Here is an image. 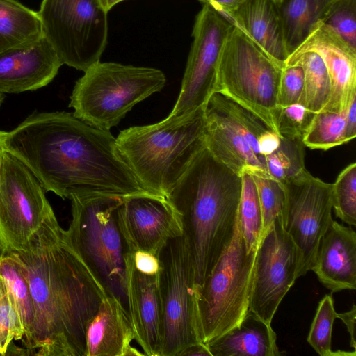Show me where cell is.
I'll use <instances>...</instances> for the list:
<instances>
[{
	"mask_svg": "<svg viewBox=\"0 0 356 356\" xmlns=\"http://www.w3.org/2000/svg\"><path fill=\"white\" fill-rule=\"evenodd\" d=\"M337 0H284L279 6L289 56L323 21Z\"/></svg>",
	"mask_w": 356,
	"mask_h": 356,
	"instance_id": "cell-24",
	"label": "cell"
},
{
	"mask_svg": "<svg viewBox=\"0 0 356 356\" xmlns=\"http://www.w3.org/2000/svg\"><path fill=\"white\" fill-rule=\"evenodd\" d=\"M232 26L225 16L203 5L195 17L181 90L169 115L204 106L214 92L220 56Z\"/></svg>",
	"mask_w": 356,
	"mask_h": 356,
	"instance_id": "cell-13",
	"label": "cell"
},
{
	"mask_svg": "<svg viewBox=\"0 0 356 356\" xmlns=\"http://www.w3.org/2000/svg\"><path fill=\"white\" fill-rule=\"evenodd\" d=\"M282 68L233 24L220 56L214 92L247 108L277 132L275 115Z\"/></svg>",
	"mask_w": 356,
	"mask_h": 356,
	"instance_id": "cell-8",
	"label": "cell"
},
{
	"mask_svg": "<svg viewBox=\"0 0 356 356\" xmlns=\"http://www.w3.org/2000/svg\"><path fill=\"white\" fill-rule=\"evenodd\" d=\"M0 276L13 294L19 308L24 327L25 343L30 338L35 319L33 300L22 264L14 252L2 253Z\"/></svg>",
	"mask_w": 356,
	"mask_h": 356,
	"instance_id": "cell-27",
	"label": "cell"
},
{
	"mask_svg": "<svg viewBox=\"0 0 356 356\" xmlns=\"http://www.w3.org/2000/svg\"><path fill=\"white\" fill-rule=\"evenodd\" d=\"M44 37L63 64L85 72L100 61L108 38V12L99 0H42Z\"/></svg>",
	"mask_w": 356,
	"mask_h": 356,
	"instance_id": "cell-10",
	"label": "cell"
},
{
	"mask_svg": "<svg viewBox=\"0 0 356 356\" xmlns=\"http://www.w3.org/2000/svg\"><path fill=\"white\" fill-rule=\"evenodd\" d=\"M204 106L154 124L131 127L115 138L120 157L147 193L167 198L205 147Z\"/></svg>",
	"mask_w": 356,
	"mask_h": 356,
	"instance_id": "cell-4",
	"label": "cell"
},
{
	"mask_svg": "<svg viewBox=\"0 0 356 356\" xmlns=\"http://www.w3.org/2000/svg\"><path fill=\"white\" fill-rule=\"evenodd\" d=\"M104 8L108 12L114 6L124 0H99Z\"/></svg>",
	"mask_w": 356,
	"mask_h": 356,
	"instance_id": "cell-44",
	"label": "cell"
},
{
	"mask_svg": "<svg viewBox=\"0 0 356 356\" xmlns=\"http://www.w3.org/2000/svg\"><path fill=\"white\" fill-rule=\"evenodd\" d=\"M179 356H211V354L204 343H197L186 348Z\"/></svg>",
	"mask_w": 356,
	"mask_h": 356,
	"instance_id": "cell-42",
	"label": "cell"
},
{
	"mask_svg": "<svg viewBox=\"0 0 356 356\" xmlns=\"http://www.w3.org/2000/svg\"><path fill=\"white\" fill-rule=\"evenodd\" d=\"M63 63L44 37L0 52V92L19 93L47 86Z\"/></svg>",
	"mask_w": 356,
	"mask_h": 356,
	"instance_id": "cell-18",
	"label": "cell"
},
{
	"mask_svg": "<svg viewBox=\"0 0 356 356\" xmlns=\"http://www.w3.org/2000/svg\"><path fill=\"white\" fill-rule=\"evenodd\" d=\"M346 113L347 108L339 113L321 111L315 113L302 138L305 147L327 150L347 143Z\"/></svg>",
	"mask_w": 356,
	"mask_h": 356,
	"instance_id": "cell-29",
	"label": "cell"
},
{
	"mask_svg": "<svg viewBox=\"0 0 356 356\" xmlns=\"http://www.w3.org/2000/svg\"><path fill=\"white\" fill-rule=\"evenodd\" d=\"M356 136V95H353L347 108L346 140L350 142Z\"/></svg>",
	"mask_w": 356,
	"mask_h": 356,
	"instance_id": "cell-41",
	"label": "cell"
},
{
	"mask_svg": "<svg viewBox=\"0 0 356 356\" xmlns=\"http://www.w3.org/2000/svg\"><path fill=\"white\" fill-rule=\"evenodd\" d=\"M204 138L205 147L237 175L241 176L244 172L267 174L248 142L213 94L204 106Z\"/></svg>",
	"mask_w": 356,
	"mask_h": 356,
	"instance_id": "cell-19",
	"label": "cell"
},
{
	"mask_svg": "<svg viewBox=\"0 0 356 356\" xmlns=\"http://www.w3.org/2000/svg\"><path fill=\"white\" fill-rule=\"evenodd\" d=\"M257 249L248 250L238 221L232 241L203 283L195 305L202 342L223 334L249 309Z\"/></svg>",
	"mask_w": 356,
	"mask_h": 356,
	"instance_id": "cell-7",
	"label": "cell"
},
{
	"mask_svg": "<svg viewBox=\"0 0 356 356\" xmlns=\"http://www.w3.org/2000/svg\"><path fill=\"white\" fill-rule=\"evenodd\" d=\"M304 147L300 138L282 137L277 149L266 157L268 176L284 183L305 170Z\"/></svg>",
	"mask_w": 356,
	"mask_h": 356,
	"instance_id": "cell-30",
	"label": "cell"
},
{
	"mask_svg": "<svg viewBox=\"0 0 356 356\" xmlns=\"http://www.w3.org/2000/svg\"><path fill=\"white\" fill-rule=\"evenodd\" d=\"M229 21L284 67L289 52L279 8L273 0H245Z\"/></svg>",
	"mask_w": 356,
	"mask_h": 356,
	"instance_id": "cell-22",
	"label": "cell"
},
{
	"mask_svg": "<svg viewBox=\"0 0 356 356\" xmlns=\"http://www.w3.org/2000/svg\"><path fill=\"white\" fill-rule=\"evenodd\" d=\"M229 20L232 15L245 0H199Z\"/></svg>",
	"mask_w": 356,
	"mask_h": 356,
	"instance_id": "cell-39",
	"label": "cell"
},
{
	"mask_svg": "<svg viewBox=\"0 0 356 356\" xmlns=\"http://www.w3.org/2000/svg\"><path fill=\"white\" fill-rule=\"evenodd\" d=\"M43 36L38 12L16 0H0V52Z\"/></svg>",
	"mask_w": 356,
	"mask_h": 356,
	"instance_id": "cell-25",
	"label": "cell"
},
{
	"mask_svg": "<svg viewBox=\"0 0 356 356\" xmlns=\"http://www.w3.org/2000/svg\"><path fill=\"white\" fill-rule=\"evenodd\" d=\"M165 81L156 68L99 61L76 81L69 106L77 118L109 131L136 104L161 90Z\"/></svg>",
	"mask_w": 356,
	"mask_h": 356,
	"instance_id": "cell-6",
	"label": "cell"
},
{
	"mask_svg": "<svg viewBox=\"0 0 356 356\" xmlns=\"http://www.w3.org/2000/svg\"><path fill=\"white\" fill-rule=\"evenodd\" d=\"M5 137L6 132L0 131V178H1V170L3 154L6 150L5 145Z\"/></svg>",
	"mask_w": 356,
	"mask_h": 356,
	"instance_id": "cell-43",
	"label": "cell"
},
{
	"mask_svg": "<svg viewBox=\"0 0 356 356\" xmlns=\"http://www.w3.org/2000/svg\"><path fill=\"white\" fill-rule=\"evenodd\" d=\"M250 173L253 176L259 197L263 218V235L275 220H282L284 190L282 183L263 172Z\"/></svg>",
	"mask_w": 356,
	"mask_h": 356,
	"instance_id": "cell-33",
	"label": "cell"
},
{
	"mask_svg": "<svg viewBox=\"0 0 356 356\" xmlns=\"http://www.w3.org/2000/svg\"><path fill=\"white\" fill-rule=\"evenodd\" d=\"M241 188V176L204 147L166 198L180 217L196 285L203 283L232 241Z\"/></svg>",
	"mask_w": 356,
	"mask_h": 356,
	"instance_id": "cell-3",
	"label": "cell"
},
{
	"mask_svg": "<svg viewBox=\"0 0 356 356\" xmlns=\"http://www.w3.org/2000/svg\"><path fill=\"white\" fill-rule=\"evenodd\" d=\"M134 263L138 271L146 275H155L160 269L158 257L145 251H136L134 254Z\"/></svg>",
	"mask_w": 356,
	"mask_h": 356,
	"instance_id": "cell-38",
	"label": "cell"
},
{
	"mask_svg": "<svg viewBox=\"0 0 356 356\" xmlns=\"http://www.w3.org/2000/svg\"><path fill=\"white\" fill-rule=\"evenodd\" d=\"M271 324L248 309L236 326L205 343L211 356H280Z\"/></svg>",
	"mask_w": 356,
	"mask_h": 356,
	"instance_id": "cell-23",
	"label": "cell"
},
{
	"mask_svg": "<svg viewBox=\"0 0 356 356\" xmlns=\"http://www.w3.org/2000/svg\"><path fill=\"white\" fill-rule=\"evenodd\" d=\"M6 134V150L44 190L63 199L149 193L120 157L110 131L72 113L32 114Z\"/></svg>",
	"mask_w": 356,
	"mask_h": 356,
	"instance_id": "cell-1",
	"label": "cell"
},
{
	"mask_svg": "<svg viewBox=\"0 0 356 356\" xmlns=\"http://www.w3.org/2000/svg\"><path fill=\"white\" fill-rule=\"evenodd\" d=\"M332 209L337 218L356 226V163L346 166L332 184Z\"/></svg>",
	"mask_w": 356,
	"mask_h": 356,
	"instance_id": "cell-31",
	"label": "cell"
},
{
	"mask_svg": "<svg viewBox=\"0 0 356 356\" xmlns=\"http://www.w3.org/2000/svg\"><path fill=\"white\" fill-rule=\"evenodd\" d=\"M85 356L144 355L131 346L135 340L127 309L115 298L106 296L86 330Z\"/></svg>",
	"mask_w": 356,
	"mask_h": 356,
	"instance_id": "cell-21",
	"label": "cell"
},
{
	"mask_svg": "<svg viewBox=\"0 0 356 356\" xmlns=\"http://www.w3.org/2000/svg\"><path fill=\"white\" fill-rule=\"evenodd\" d=\"M332 293L356 289V233L332 220L321 237L312 270Z\"/></svg>",
	"mask_w": 356,
	"mask_h": 356,
	"instance_id": "cell-20",
	"label": "cell"
},
{
	"mask_svg": "<svg viewBox=\"0 0 356 356\" xmlns=\"http://www.w3.org/2000/svg\"><path fill=\"white\" fill-rule=\"evenodd\" d=\"M297 64L304 72V90L301 104L317 113L323 110L331 95V83L325 65L316 52L289 56L284 65Z\"/></svg>",
	"mask_w": 356,
	"mask_h": 356,
	"instance_id": "cell-26",
	"label": "cell"
},
{
	"mask_svg": "<svg viewBox=\"0 0 356 356\" xmlns=\"http://www.w3.org/2000/svg\"><path fill=\"white\" fill-rule=\"evenodd\" d=\"M242 188L238 221L248 250L257 249L262 237L263 218L257 188L252 174L241 175Z\"/></svg>",
	"mask_w": 356,
	"mask_h": 356,
	"instance_id": "cell-28",
	"label": "cell"
},
{
	"mask_svg": "<svg viewBox=\"0 0 356 356\" xmlns=\"http://www.w3.org/2000/svg\"><path fill=\"white\" fill-rule=\"evenodd\" d=\"M307 51L316 52L321 57L330 79V98L322 111H344L356 95V48L319 21L290 55Z\"/></svg>",
	"mask_w": 356,
	"mask_h": 356,
	"instance_id": "cell-16",
	"label": "cell"
},
{
	"mask_svg": "<svg viewBox=\"0 0 356 356\" xmlns=\"http://www.w3.org/2000/svg\"><path fill=\"white\" fill-rule=\"evenodd\" d=\"M314 114L300 103L277 106L275 115L276 131L281 137L302 140Z\"/></svg>",
	"mask_w": 356,
	"mask_h": 356,
	"instance_id": "cell-35",
	"label": "cell"
},
{
	"mask_svg": "<svg viewBox=\"0 0 356 356\" xmlns=\"http://www.w3.org/2000/svg\"><path fill=\"white\" fill-rule=\"evenodd\" d=\"M355 318H356V306L353 305L350 310L346 312L337 314V318L341 319L347 327V331L350 335V346L353 348V351L356 350L355 341Z\"/></svg>",
	"mask_w": 356,
	"mask_h": 356,
	"instance_id": "cell-40",
	"label": "cell"
},
{
	"mask_svg": "<svg viewBox=\"0 0 356 356\" xmlns=\"http://www.w3.org/2000/svg\"><path fill=\"white\" fill-rule=\"evenodd\" d=\"M118 222L133 254L145 251L158 257L170 239L183 234L180 217L170 202L149 193L124 198L118 210Z\"/></svg>",
	"mask_w": 356,
	"mask_h": 356,
	"instance_id": "cell-15",
	"label": "cell"
},
{
	"mask_svg": "<svg viewBox=\"0 0 356 356\" xmlns=\"http://www.w3.org/2000/svg\"><path fill=\"white\" fill-rule=\"evenodd\" d=\"M126 281L127 311L135 340L144 355L161 356L163 317L159 273L149 275L138 271L134 254L129 252Z\"/></svg>",
	"mask_w": 356,
	"mask_h": 356,
	"instance_id": "cell-17",
	"label": "cell"
},
{
	"mask_svg": "<svg viewBox=\"0 0 356 356\" xmlns=\"http://www.w3.org/2000/svg\"><path fill=\"white\" fill-rule=\"evenodd\" d=\"M3 99H4V96H3V93L0 92V106L3 101Z\"/></svg>",
	"mask_w": 356,
	"mask_h": 356,
	"instance_id": "cell-46",
	"label": "cell"
},
{
	"mask_svg": "<svg viewBox=\"0 0 356 356\" xmlns=\"http://www.w3.org/2000/svg\"><path fill=\"white\" fill-rule=\"evenodd\" d=\"M282 184L285 195L282 223L298 250V278L312 270L320 240L333 220L332 184L306 169Z\"/></svg>",
	"mask_w": 356,
	"mask_h": 356,
	"instance_id": "cell-12",
	"label": "cell"
},
{
	"mask_svg": "<svg viewBox=\"0 0 356 356\" xmlns=\"http://www.w3.org/2000/svg\"><path fill=\"white\" fill-rule=\"evenodd\" d=\"M52 211L31 171L6 150L0 178L1 254L22 250Z\"/></svg>",
	"mask_w": 356,
	"mask_h": 356,
	"instance_id": "cell-11",
	"label": "cell"
},
{
	"mask_svg": "<svg viewBox=\"0 0 356 356\" xmlns=\"http://www.w3.org/2000/svg\"><path fill=\"white\" fill-rule=\"evenodd\" d=\"M24 336V327L15 298L0 276V355H5L13 339Z\"/></svg>",
	"mask_w": 356,
	"mask_h": 356,
	"instance_id": "cell-34",
	"label": "cell"
},
{
	"mask_svg": "<svg viewBox=\"0 0 356 356\" xmlns=\"http://www.w3.org/2000/svg\"><path fill=\"white\" fill-rule=\"evenodd\" d=\"M157 257L163 317L161 356H179L186 348L202 342L193 265L184 234L170 239Z\"/></svg>",
	"mask_w": 356,
	"mask_h": 356,
	"instance_id": "cell-9",
	"label": "cell"
},
{
	"mask_svg": "<svg viewBox=\"0 0 356 356\" xmlns=\"http://www.w3.org/2000/svg\"><path fill=\"white\" fill-rule=\"evenodd\" d=\"M299 255L282 220L262 235L256 251L249 309L270 323L282 299L298 278Z\"/></svg>",
	"mask_w": 356,
	"mask_h": 356,
	"instance_id": "cell-14",
	"label": "cell"
},
{
	"mask_svg": "<svg viewBox=\"0 0 356 356\" xmlns=\"http://www.w3.org/2000/svg\"><path fill=\"white\" fill-rule=\"evenodd\" d=\"M304 90V72L297 64L284 65L280 80L277 106L285 107L300 103Z\"/></svg>",
	"mask_w": 356,
	"mask_h": 356,
	"instance_id": "cell-37",
	"label": "cell"
},
{
	"mask_svg": "<svg viewBox=\"0 0 356 356\" xmlns=\"http://www.w3.org/2000/svg\"><path fill=\"white\" fill-rule=\"evenodd\" d=\"M1 246H0V257H1Z\"/></svg>",
	"mask_w": 356,
	"mask_h": 356,
	"instance_id": "cell-47",
	"label": "cell"
},
{
	"mask_svg": "<svg viewBox=\"0 0 356 356\" xmlns=\"http://www.w3.org/2000/svg\"><path fill=\"white\" fill-rule=\"evenodd\" d=\"M336 318L332 296L327 294L318 304L307 337V342L321 356H337L332 350V332Z\"/></svg>",
	"mask_w": 356,
	"mask_h": 356,
	"instance_id": "cell-32",
	"label": "cell"
},
{
	"mask_svg": "<svg viewBox=\"0 0 356 356\" xmlns=\"http://www.w3.org/2000/svg\"><path fill=\"white\" fill-rule=\"evenodd\" d=\"M274 3L279 6L284 0H273Z\"/></svg>",
	"mask_w": 356,
	"mask_h": 356,
	"instance_id": "cell-45",
	"label": "cell"
},
{
	"mask_svg": "<svg viewBox=\"0 0 356 356\" xmlns=\"http://www.w3.org/2000/svg\"><path fill=\"white\" fill-rule=\"evenodd\" d=\"M124 198L72 197L70 240L108 296L127 310L126 257L129 252L120 231L118 210Z\"/></svg>",
	"mask_w": 356,
	"mask_h": 356,
	"instance_id": "cell-5",
	"label": "cell"
},
{
	"mask_svg": "<svg viewBox=\"0 0 356 356\" xmlns=\"http://www.w3.org/2000/svg\"><path fill=\"white\" fill-rule=\"evenodd\" d=\"M323 22L356 48V0H337Z\"/></svg>",
	"mask_w": 356,
	"mask_h": 356,
	"instance_id": "cell-36",
	"label": "cell"
},
{
	"mask_svg": "<svg viewBox=\"0 0 356 356\" xmlns=\"http://www.w3.org/2000/svg\"><path fill=\"white\" fill-rule=\"evenodd\" d=\"M29 282L35 319L28 349L40 356H85L86 330L107 296L52 211L14 252Z\"/></svg>",
	"mask_w": 356,
	"mask_h": 356,
	"instance_id": "cell-2",
	"label": "cell"
}]
</instances>
